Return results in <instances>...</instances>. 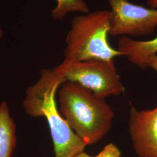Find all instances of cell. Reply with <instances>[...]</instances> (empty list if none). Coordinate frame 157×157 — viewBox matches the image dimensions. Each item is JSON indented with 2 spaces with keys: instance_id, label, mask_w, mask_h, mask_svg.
I'll use <instances>...</instances> for the list:
<instances>
[{
  "instance_id": "cell-1",
  "label": "cell",
  "mask_w": 157,
  "mask_h": 157,
  "mask_svg": "<svg viewBox=\"0 0 157 157\" xmlns=\"http://www.w3.org/2000/svg\"><path fill=\"white\" fill-rule=\"evenodd\" d=\"M66 80L51 69L40 71L38 80L26 90L23 108L32 118L44 117L54 144V157H75L84 151L86 144L63 117L57 107V90Z\"/></svg>"
},
{
  "instance_id": "cell-2",
  "label": "cell",
  "mask_w": 157,
  "mask_h": 157,
  "mask_svg": "<svg viewBox=\"0 0 157 157\" xmlns=\"http://www.w3.org/2000/svg\"><path fill=\"white\" fill-rule=\"evenodd\" d=\"M59 110L69 127L86 146L107 135L114 117L111 107L89 89L67 81L58 92Z\"/></svg>"
},
{
  "instance_id": "cell-3",
  "label": "cell",
  "mask_w": 157,
  "mask_h": 157,
  "mask_svg": "<svg viewBox=\"0 0 157 157\" xmlns=\"http://www.w3.org/2000/svg\"><path fill=\"white\" fill-rule=\"evenodd\" d=\"M109 17L110 12L105 10L75 17L65 40V59L78 61L93 59L111 61L117 56H123L109 43Z\"/></svg>"
},
{
  "instance_id": "cell-4",
  "label": "cell",
  "mask_w": 157,
  "mask_h": 157,
  "mask_svg": "<svg viewBox=\"0 0 157 157\" xmlns=\"http://www.w3.org/2000/svg\"><path fill=\"white\" fill-rule=\"evenodd\" d=\"M53 69L66 82L81 84L101 98L119 95L124 90L113 60L93 59L78 61L64 59Z\"/></svg>"
},
{
  "instance_id": "cell-5",
  "label": "cell",
  "mask_w": 157,
  "mask_h": 157,
  "mask_svg": "<svg viewBox=\"0 0 157 157\" xmlns=\"http://www.w3.org/2000/svg\"><path fill=\"white\" fill-rule=\"evenodd\" d=\"M107 1L111 8L109 34L112 37L148 36L156 28L157 9L136 5L128 0Z\"/></svg>"
},
{
  "instance_id": "cell-6",
  "label": "cell",
  "mask_w": 157,
  "mask_h": 157,
  "mask_svg": "<svg viewBox=\"0 0 157 157\" xmlns=\"http://www.w3.org/2000/svg\"><path fill=\"white\" fill-rule=\"evenodd\" d=\"M129 132L140 157H157V106L151 110L130 109Z\"/></svg>"
},
{
  "instance_id": "cell-7",
  "label": "cell",
  "mask_w": 157,
  "mask_h": 157,
  "mask_svg": "<svg viewBox=\"0 0 157 157\" xmlns=\"http://www.w3.org/2000/svg\"><path fill=\"white\" fill-rule=\"evenodd\" d=\"M118 50L126 56L130 62L139 67H148L150 59L157 53V36L148 41H138L121 36L118 43Z\"/></svg>"
},
{
  "instance_id": "cell-8",
  "label": "cell",
  "mask_w": 157,
  "mask_h": 157,
  "mask_svg": "<svg viewBox=\"0 0 157 157\" xmlns=\"http://www.w3.org/2000/svg\"><path fill=\"white\" fill-rule=\"evenodd\" d=\"M16 124L6 101L0 104V157H12L17 145Z\"/></svg>"
},
{
  "instance_id": "cell-9",
  "label": "cell",
  "mask_w": 157,
  "mask_h": 157,
  "mask_svg": "<svg viewBox=\"0 0 157 157\" xmlns=\"http://www.w3.org/2000/svg\"><path fill=\"white\" fill-rule=\"evenodd\" d=\"M56 6L51 11V17L54 20L62 19L71 12H80L87 13L89 6L84 0H56Z\"/></svg>"
},
{
  "instance_id": "cell-10",
  "label": "cell",
  "mask_w": 157,
  "mask_h": 157,
  "mask_svg": "<svg viewBox=\"0 0 157 157\" xmlns=\"http://www.w3.org/2000/svg\"><path fill=\"white\" fill-rule=\"evenodd\" d=\"M121 152L113 143L107 144L97 156L94 157H121Z\"/></svg>"
},
{
  "instance_id": "cell-11",
  "label": "cell",
  "mask_w": 157,
  "mask_h": 157,
  "mask_svg": "<svg viewBox=\"0 0 157 157\" xmlns=\"http://www.w3.org/2000/svg\"><path fill=\"white\" fill-rule=\"evenodd\" d=\"M148 67H151L157 72V55L152 57L150 59L148 63Z\"/></svg>"
},
{
  "instance_id": "cell-12",
  "label": "cell",
  "mask_w": 157,
  "mask_h": 157,
  "mask_svg": "<svg viewBox=\"0 0 157 157\" xmlns=\"http://www.w3.org/2000/svg\"><path fill=\"white\" fill-rule=\"evenodd\" d=\"M147 4L152 9H157V0H147Z\"/></svg>"
},
{
  "instance_id": "cell-13",
  "label": "cell",
  "mask_w": 157,
  "mask_h": 157,
  "mask_svg": "<svg viewBox=\"0 0 157 157\" xmlns=\"http://www.w3.org/2000/svg\"><path fill=\"white\" fill-rule=\"evenodd\" d=\"M75 157H90V155H89L87 154H86V152H84V151L80 153L79 154H78L77 156H76Z\"/></svg>"
},
{
  "instance_id": "cell-14",
  "label": "cell",
  "mask_w": 157,
  "mask_h": 157,
  "mask_svg": "<svg viewBox=\"0 0 157 157\" xmlns=\"http://www.w3.org/2000/svg\"><path fill=\"white\" fill-rule=\"evenodd\" d=\"M3 34H4V33H3L2 30L0 28V43H1V40L2 37H3Z\"/></svg>"
}]
</instances>
